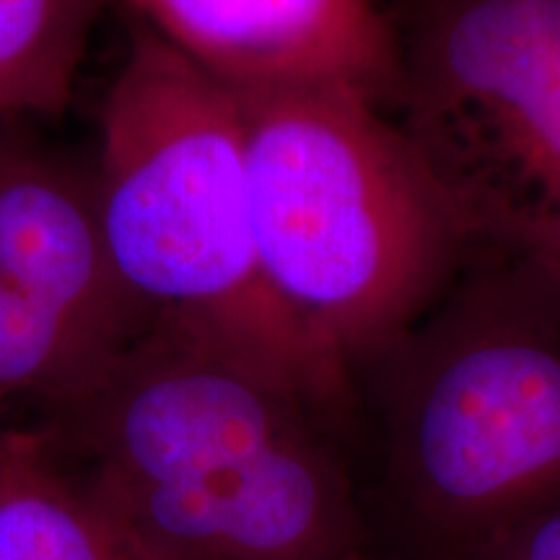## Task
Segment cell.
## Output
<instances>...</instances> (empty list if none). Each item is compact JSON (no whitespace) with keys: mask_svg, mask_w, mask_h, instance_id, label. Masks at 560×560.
Wrapping results in <instances>:
<instances>
[{"mask_svg":"<svg viewBox=\"0 0 560 560\" xmlns=\"http://www.w3.org/2000/svg\"><path fill=\"white\" fill-rule=\"evenodd\" d=\"M234 94L262 278L342 371L429 296L462 219L374 96L350 86Z\"/></svg>","mask_w":560,"mask_h":560,"instance_id":"obj_3","label":"cell"},{"mask_svg":"<svg viewBox=\"0 0 560 560\" xmlns=\"http://www.w3.org/2000/svg\"><path fill=\"white\" fill-rule=\"evenodd\" d=\"M304 400L242 355L143 330L42 431L151 558L338 560L353 522Z\"/></svg>","mask_w":560,"mask_h":560,"instance_id":"obj_1","label":"cell"},{"mask_svg":"<svg viewBox=\"0 0 560 560\" xmlns=\"http://www.w3.org/2000/svg\"><path fill=\"white\" fill-rule=\"evenodd\" d=\"M109 0H0V115H62Z\"/></svg>","mask_w":560,"mask_h":560,"instance_id":"obj_9","label":"cell"},{"mask_svg":"<svg viewBox=\"0 0 560 560\" xmlns=\"http://www.w3.org/2000/svg\"><path fill=\"white\" fill-rule=\"evenodd\" d=\"M402 79V136L459 219L560 252V0H450Z\"/></svg>","mask_w":560,"mask_h":560,"instance_id":"obj_4","label":"cell"},{"mask_svg":"<svg viewBox=\"0 0 560 560\" xmlns=\"http://www.w3.org/2000/svg\"><path fill=\"white\" fill-rule=\"evenodd\" d=\"M488 560H560V501L509 524Z\"/></svg>","mask_w":560,"mask_h":560,"instance_id":"obj_11","label":"cell"},{"mask_svg":"<svg viewBox=\"0 0 560 560\" xmlns=\"http://www.w3.org/2000/svg\"><path fill=\"white\" fill-rule=\"evenodd\" d=\"M0 280L107 353L143 332L83 182L39 159L0 156Z\"/></svg>","mask_w":560,"mask_h":560,"instance_id":"obj_7","label":"cell"},{"mask_svg":"<svg viewBox=\"0 0 560 560\" xmlns=\"http://www.w3.org/2000/svg\"><path fill=\"white\" fill-rule=\"evenodd\" d=\"M153 34L231 91L350 86L376 96L400 55L371 0H130Z\"/></svg>","mask_w":560,"mask_h":560,"instance_id":"obj_6","label":"cell"},{"mask_svg":"<svg viewBox=\"0 0 560 560\" xmlns=\"http://www.w3.org/2000/svg\"><path fill=\"white\" fill-rule=\"evenodd\" d=\"M0 156H3V153H0Z\"/></svg>","mask_w":560,"mask_h":560,"instance_id":"obj_12","label":"cell"},{"mask_svg":"<svg viewBox=\"0 0 560 560\" xmlns=\"http://www.w3.org/2000/svg\"><path fill=\"white\" fill-rule=\"evenodd\" d=\"M91 187L143 330L219 346L310 400L335 395L342 371L262 278L236 94L149 26L104 100Z\"/></svg>","mask_w":560,"mask_h":560,"instance_id":"obj_2","label":"cell"},{"mask_svg":"<svg viewBox=\"0 0 560 560\" xmlns=\"http://www.w3.org/2000/svg\"><path fill=\"white\" fill-rule=\"evenodd\" d=\"M418 506L457 529H506L560 490V340L514 317L467 319L425 348L397 412Z\"/></svg>","mask_w":560,"mask_h":560,"instance_id":"obj_5","label":"cell"},{"mask_svg":"<svg viewBox=\"0 0 560 560\" xmlns=\"http://www.w3.org/2000/svg\"><path fill=\"white\" fill-rule=\"evenodd\" d=\"M115 353L0 280V405L24 395L62 402Z\"/></svg>","mask_w":560,"mask_h":560,"instance_id":"obj_10","label":"cell"},{"mask_svg":"<svg viewBox=\"0 0 560 560\" xmlns=\"http://www.w3.org/2000/svg\"><path fill=\"white\" fill-rule=\"evenodd\" d=\"M0 560H156L55 457L42 429H0Z\"/></svg>","mask_w":560,"mask_h":560,"instance_id":"obj_8","label":"cell"}]
</instances>
